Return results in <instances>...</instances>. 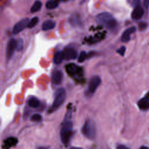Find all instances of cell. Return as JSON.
Returning a JSON list of instances; mask_svg holds the SVG:
<instances>
[{"label": "cell", "instance_id": "obj_1", "mask_svg": "<svg viewBox=\"0 0 149 149\" xmlns=\"http://www.w3.org/2000/svg\"><path fill=\"white\" fill-rule=\"evenodd\" d=\"M96 21L109 30H113L117 27V21L108 12H102L96 16Z\"/></svg>", "mask_w": 149, "mask_h": 149}, {"label": "cell", "instance_id": "obj_2", "mask_svg": "<svg viewBox=\"0 0 149 149\" xmlns=\"http://www.w3.org/2000/svg\"><path fill=\"white\" fill-rule=\"evenodd\" d=\"M66 99V91L64 88H61L58 89L54 94V100L52 105L48 109L49 113L53 112L61 106Z\"/></svg>", "mask_w": 149, "mask_h": 149}, {"label": "cell", "instance_id": "obj_3", "mask_svg": "<svg viewBox=\"0 0 149 149\" xmlns=\"http://www.w3.org/2000/svg\"><path fill=\"white\" fill-rule=\"evenodd\" d=\"M65 69L69 76L75 80H80L83 76L82 68L74 63H70L65 66Z\"/></svg>", "mask_w": 149, "mask_h": 149}, {"label": "cell", "instance_id": "obj_4", "mask_svg": "<svg viewBox=\"0 0 149 149\" xmlns=\"http://www.w3.org/2000/svg\"><path fill=\"white\" fill-rule=\"evenodd\" d=\"M73 123L71 120H66L64 122L61 130V139L62 142L65 144L68 143L72 134Z\"/></svg>", "mask_w": 149, "mask_h": 149}, {"label": "cell", "instance_id": "obj_5", "mask_svg": "<svg viewBox=\"0 0 149 149\" xmlns=\"http://www.w3.org/2000/svg\"><path fill=\"white\" fill-rule=\"evenodd\" d=\"M82 133L87 138L93 139L95 137L96 129L94 122L90 119H87L85 121L82 129Z\"/></svg>", "mask_w": 149, "mask_h": 149}, {"label": "cell", "instance_id": "obj_6", "mask_svg": "<svg viewBox=\"0 0 149 149\" xmlns=\"http://www.w3.org/2000/svg\"><path fill=\"white\" fill-rule=\"evenodd\" d=\"M17 47V41L15 38H10L8 41L6 48V57L8 59H10Z\"/></svg>", "mask_w": 149, "mask_h": 149}, {"label": "cell", "instance_id": "obj_7", "mask_svg": "<svg viewBox=\"0 0 149 149\" xmlns=\"http://www.w3.org/2000/svg\"><path fill=\"white\" fill-rule=\"evenodd\" d=\"M29 22L30 20L29 18L22 19V20H20L15 24L13 28L12 33L15 34H16L20 33V31L23 30L26 27L28 26Z\"/></svg>", "mask_w": 149, "mask_h": 149}, {"label": "cell", "instance_id": "obj_8", "mask_svg": "<svg viewBox=\"0 0 149 149\" xmlns=\"http://www.w3.org/2000/svg\"><path fill=\"white\" fill-rule=\"evenodd\" d=\"M63 58L65 60H72L74 59L77 56V53L76 51L72 47H66L62 51Z\"/></svg>", "mask_w": 149, "mask_h": 149}, {"label": "cell", "instance_id": "obj_9", "mask_svg": "<svg viewBox=\"0 0 149 149\" xmlns=\"http://www.w3.org/2000/svg\"><path fill=\"white\" fill-rule=\"evenodd\" d=\"M101 83V79L98 76H93L89 82L88 90L90 93H94Z\"/></svg>", "mask_w": 149, "mask_h": 149}, {"label": "cell", "instance_id": "obj_10", "mask_svg": "<svg viewBox=\"0 0 149 149\" xmlns=\"http://www.w3.org/2000/svg\"><path fill=\"white\" fill-rule=\"evenodd\" d=\"M63 77V74L61 70H55L51 74V81L54 84L58 85L61 83Z\"/></svg>", "mask_w": 149, "mask_h": 149}, {"label": "cell", "instance_id": "obj_11", "mask_svg": "<svg viewBox=\"0 0 149 149\" xmlns=\"http://www.w3.org/2000/svg\"><path fill=\"white\" fill-rule=\"evenodd\" d=\"M136 30V28L134 26H132L125 30L121 36V41L123 42H127L130 39V35L134 33Z\"/></svg>", "mask_w": 149, "mask_h": 149}, {"label": "cell", "instance_id": "obj_12", "mask_svg": "<svg viewBox=\"0 0 149 149\" xmlns=\"http://www.w3.org/2000/svg\"><path fill=\"white\" fill-rule=\"evenodd\" d=\"M144 9L141 7L140 5H138L134 7L133 10L132 12V18L134 20H138L140 19L144 14Z\"/></svg>", "mask_w": 149, "mask_h": 149}, {"label": "cell", "instance_id": "obj_13", "mask_svg": "<svg viewBox=\"0 0 149 149\" xmlns=\"http://www.w3.org/2000/svg\"><path fill=\"white\" fill-rule=\"evenodd\" d=\"M138 107L141 110L146 111L149 109V99L144 97L140 99L137 102Z\"/></svg>", "mask_w": 149, "mask_h": 149}, {"label": "cell", "instance_id": "obj_14", "mask_svg": "<svg viewBox=\"0 0 149 149\" xmlns=\"http://www.w3.org/2000/svg\"><path fill=\"white\" fill-rule=\"evenodd\" d=\"M56 25V23L55 21L52 20H47L44 21L42 24L41 28L44 31L49 30L51 29H53Z\"/></svg>", "mask_w": 149, "mask_h": 149}, {"label": "cell", "instance_id": "obj_15", "mask_svg": "<svg viewBox=\"0 0 149 149\" xmlns=\"http://www.w3.org/2000/svg\"><path fill=\"white\" fill-rule=\"evenodd\" d=\"M63 59H64V58H63L62 51H58L54 54L53 61L55 64L56 65L60 64L61 63H62Z\"/></svg>", "mask_w": 149, "mask_h": 149}, {"label": "cell", "instance_id": "obj_16", "mask_svg": "<svg viewBox=\"0 0 149 149\" xmlns=\"http://www.w3.org/2000/svg\"><path fill=\"white\" fill-rule=\"evenodd\" d=\"M28 105L29 107L36 108L39 107L40 104V102L39 101V100L38 98H37L36 97H33L30 98L28 100Z\"/></svg>", "mask_w": 149, "mask_h": 149}, {"label": "cell", "instance_id": "obj_17", "mask_svg": "<svg viewBox=\"0 0 149 149\" xmlns=\"http://www.w3.org/2000/svg\"><path fill=\"white\" fill-rule=\"evenodd\" d=\"M41 6H42V2L39 1H36L34 2V3L32 5V6L31 7L30 12L32 13L36 12L41 9Z\"/></svg>", "mask_w": 149, "mask_h": 149}, {"label": "cell", "instance_id": "obj_18", "mask_svg": "<svg viewBox=\"0 0 149 149\" xmlns=\"http://www.w3.org/2000/svg\"><path fill=\"white\" fill-rule=\"evenodd\" d=\"M58 6V2L54 1H48L45 3V7L48 9H53Z\"/></svg>", "mask_w": 149, "mask_h": 149}, {"label": "cell", "instance_id": "obj_19", "mask_svg": "<svg viewBox=\"0 0 149 149\" xmlns=\"http://www.w3.org/2000/svg\"><path fill=\"white\" fill-rule=\"evenodd\" d=\"M17 142V140L15 138V137H9L8 139H7L5 141H4V143H5L6 144L7 146H13L15 145V144H16Z\"/></svg>", "mask_w": 149, "mask_h": 149}, {"label": "cell", "instance_id": "obj_20", "mask_svg": "<svg viewBox=\"0 0 149 149\" xmlns=\"http://www.w3.org/2000/svg\"><path fill=\"white\" fill-rule=\"evenodd\" d=\"M38 21H39V19H38V17H36H36H33V18L30 20L27 27L29 28V29H31V28L34 27L38 23Z\"/></svg>", "mask_w": 149, "mask_h": 149}, {"label": "cell", "instance_id": "obj_21", "mask_svg": "<svg viewBox=\"0 0 149 149\" xmlns=\"http://www.w3.org/2000/svg\"><path fill=\"white\" fill-rule=\"evenodd\" d=\"M30 120L33 122H40L42 120V116L39 113H34L31 115Z\"/></svg>", "mask_w": 149, "mask_h": 149}, {"label": "cell", "instance_id": "obj_22", "mask_svg": "<svg viewBox=\"0 0 149 149\" xmlns=\"http://www.w3.org/2000/svg\"><path fill=\"white\" fill-rule=\"evenodd\" d=\"M23 49V40L22 38H19L17 41L16 50L17 51H21Z\"/></svg>", "mask_w": 149, "mask_h": 149}, {"label": "cell", "instance_id": "obj_23", "mask_svg": "<svg viewBox=\"0 0 149 149\" xmlns=\"http://www.w3.org/2000/svg\"><path fill=\"white\" fill-rule=\"evenodd\" d=\"M86 58H87V53L85 51H81L79 55V56L78 58V62L80 63H81L84 62Z\"/></svg>", "mask_w": 149, "mask_h": 149}, {"label": "cell", "instance_id": "obj_24", "mask_svg": "<svg viewBox=\"0 0 149 149\" xmlns=\"http://www.w3.org/2000/svg\"><path fill=\"white\" fill-rule=\"evenodd\" d=\"M125 51H126V47L125 46H122L116 50V52L122 56H124Z\"/></svg>", "mask_w": 149, "mask_h": 149}, {"label": "cell", "instance_id": "obj_25", "mask_svg": "<svg viewBox=\"0 0 149 149\" xmlns=\"http://www.w3.org/2000/svg\"><path fill=\"white\" fill-rule=\"evenodd\" d=\"M147 26V24L145 22H140L139 24V29L140 31H143L146 29Z\"/></svg>", "mask_w": 149, "mask_h": 149}, {"label": "cell", "instance_id": "obj_26", "mask_svg": "<svg viewBox=\"0 0 149 149\" xmlns=\"http://www.w3.org/2000/svg\"><path fill=\"white\" fill-rule=\"evenodd\" d=\"M116 149H129L127 146L123 145V144H120L117 146Z\"/></svg>", "mask_w": 149, "mask_h": 149}, {"label": "cell", "instance_id": "obj_27", "mask_svg": "<svg viewBox=\"0 0 149 149\" xmlns=\"http://www.w3.org/2000/svg\"><path fill=\"white\" fill-rule=\"evenodd\" d=\"M144 5L145 6L146 8H148L149 6V1L146 0L144 1Z\"/></svg>", "mask_w": 149, "mask_h": 149}, {"label": "cell", "instance_id": "obj_28", "mask_svg": "<svg viewBox=\"0 0 149 149\" xmlns=\"http://www.w3.org/2000/svg\"><path fill=\"white\" fill-rule=\"evenodd\" d=\"M139 149H149V148L148 147H146V146H141Z\"/></svg>", "mask_w": 149, "mask_h": 149}, {"label": "cell", "instance_id": "obj_29", "mask_svg": "<svg viewBox=\"0 0 149 149\" xmlns=\"http://www.w3.org/2000/svg\"><path fill=\"white\" fill-rule=\"evenodd\" d=\"M70 149H83L82 148H80V147H72Z\"/></svg>", "mask_w": 149, "mask_h": 149}, {"label": "cell", "instance_id": "obj_30", "mask_svg": "<svg viewBox=\"0 0 149 149\" xmlns=\"http://www.w3.org/2000/svg\"><path fill=\"white\" fill-rule=\"evenodd\" d=\"M146 97L149 99V91L146 94Z\"/></svg>", "mask_w": 149, "mask_h": 149}, {"label": "cell", "instance_id": "obj_31", "mask_svg": "<svg viewBox=\"0 0 149 149\" xmlns=\"http://www.w3.org/2000/svg\"><path fill=\"white\" fill-rule=\"evenodd\" d=\"M40 149H47V148H44V147H42V148H40Z\"/></svg>", "mask_w": 149, "mask_h": 149}]
</instances>
